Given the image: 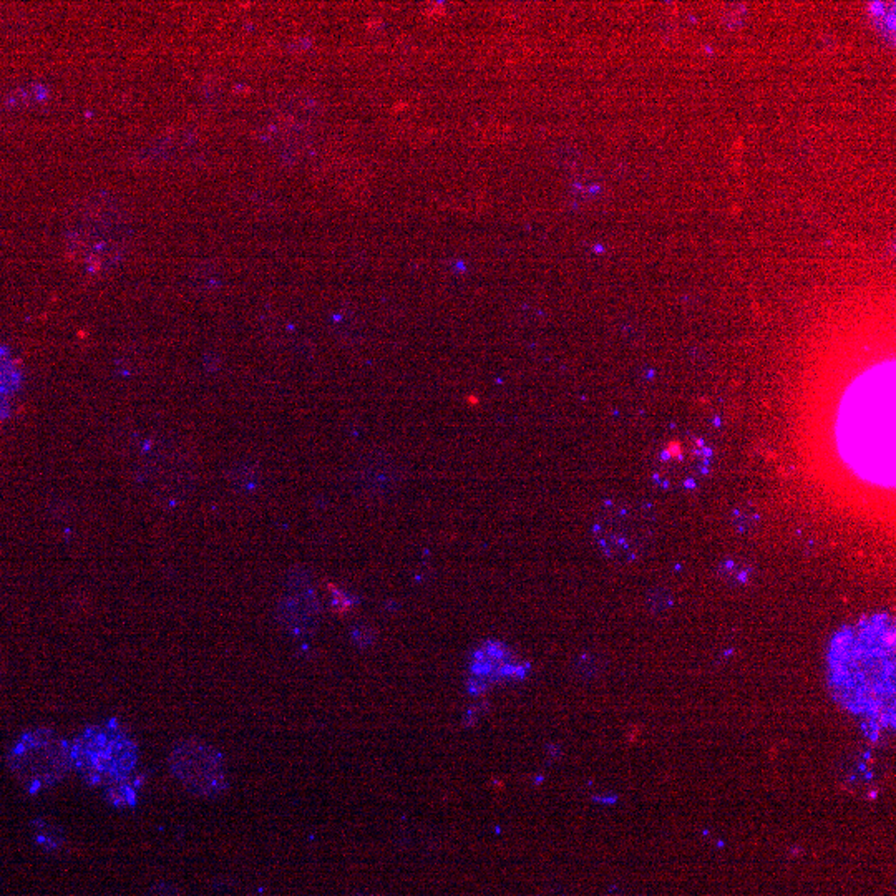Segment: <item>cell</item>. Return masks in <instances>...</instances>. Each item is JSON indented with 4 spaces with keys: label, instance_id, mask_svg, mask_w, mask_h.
<instances>
[{
    "label": "cell",
    "instance_id": "9",
    "mask_svg": "<svg viewBox=\"0 0 896 896\" xmlns=\"http://www.w3.org/2000/svg\"><path fill=\"white\" fill-rule=\"evenodd\" d=\"M32 830L35 844L42 846L43 850L53 852L64 845L65 837L62 828L53 825L50 820H45V819L33 820Z\"/></svg>",
    "mask_w": 896,
    "mask_h": 896
},
{
    "label": "cell",
    "instance_id": "6",
    "mask_svg": "<svg viewBox=\"0 0 896 896\" xmlns=\"http://www.w3.org/2000/svg\"><path fill=\"white\" fill-rule=\"evenodd\" d=\"M714 452L697 435H677L654 457L651 478L663 490L685 492L701 485L710 472Z\"/></svg>",
    "mask_w": 896,
    "mask_h": 896
},
{
    "label": "cell",
    "instance_id": "7",
    "mask_svg": "<svg viewBox=\"0 0 896 896\" xmlns=\"http://www.w3.org/2000/svg\"><path fill=\"white\" fill-rule=\"evenodd\" d=\"M169 769L181 785L198 797H218L228 787L222 754L200 738L181 740L169 752Z\"/></svg>",
    "mask_w": 896,
    "mask_h": 896
},
{
    "label": "cell",
    "instance_id": "4",
    "mask_svg": "<svg viewBox=\"0 0 896 896\" xmlns=\"http://www.w3.org/2000/svg\"><path fill=\"white\" fill-rule=\"evenodd\" d=\"M656 528V513L649 503L636 498H612L596 513L593 533L608 558L633 563L651 547Z\"/></svg>",
    "mask_w": 896,
    "mask_h": 896
},
{
    "label": "cell",
    "instance_id": "1",
    "mask_svg": "<svg viewBox=\"0 0 896 896\" xmlns=\"http://www.w3.org/2000/svg\"><path fill=\"white\" fill-rule=\"evenodd\" d=\"M837 433L840 454L854 474L873 485H895L893 367L873 369L848 389Z\"/></svg>",
    "mask_w": 896,
    "mask_h": 896
},
{
    "label": "cell",
    "instance_id": "3",
    "mask_svg": "<svg viewBox=\"0 0 896 896\" xmlns=\"http://www.w3.org/2000/svg\"><path fill=\"white\" fill-rule=\"evenodd\" d=\"M137 764V744L115 719L88 726L72 740V767L92 787L125 781Z\"/></svg>",
    "mask_w": 896,
    "mask_h": 896
},
{
    "label": "cell",
    "instance_id": "5",
    "mask_svg": "<svg viewBox=\"0 0 896 896\" xmlns=\"http://www.w3.org/2000/svg\"><path fill=\"white\" fill-rule=\"evenodd\" d=\"M7 765L22 789L32 795L64 781L72 767V742L52 729L21 734L7 754Z\"/></svg>",
    "mask_w": 896,
    "mask_h": 896
},
{
    "label": "cell",
    "instance_id": "10",
    "mask_svg": "<svg viewBox=\"0 0 896 896\" xmlns=\"http://www.w3.org/2000/svg\"><path fill=\"white\" fill-rule=\"evenodd\" d=\"M147 896H181V891L175 885L158 883V885L149 888Z\"/></svg>",
    "mask_w": 896,
    "mask_h": 896
},
{
    "label": "cell",
    "instance_id": "2",
    "mask_svg": "<svg viewBox=\"0 0 896 896\" xmlns=\"http://www.w3.org/2000/svg\"><path fill=\"white\" fill-rule=\"evenodd\" d=\"M895 633L886 616L864 620L837 634L830 649V667L840 699L854 712L882 719L875 699L886 714L893 716Z\"/></svg>",
    "mask_w": 896,
    "mask_h": 896
},
{
    "label": "cell",
    "instance_id": "8",
    "mask_svg": "<svg viewBox=\"0 0 896 896\" xmlns=\"http://www.w3.org/2000/svg\"><path fill=\"white\" fill-rule=\"evenodd\" d=\"M140 787H141V779L131 775L125 781L116 782L113 785L105 787V799L115 809H131L137 805Z\"/></svg>",
    "mask_w": 896,
    "mask_h": 896
}]
</instances>
